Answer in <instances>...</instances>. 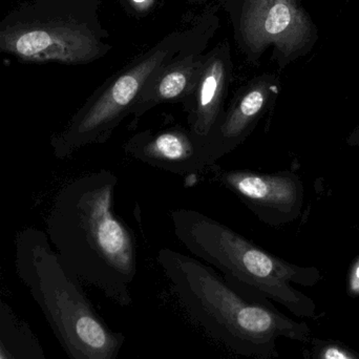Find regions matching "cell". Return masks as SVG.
<instances>
[{
	"instance_id": "6da1fadb",
	"label": "cell",
	"mask_w": 359,
	"mask_h": 359,
	"mask_svg": "<svg viewBox=\"0 0 359 359\" xmlns=\"http://www.w3.org/2000/svg\"><path fill=\"white\" fill-rule=\"evenodd\" d=\"M157 262L179 303L211 339L242 359H276L278 341L307 345L312 330L280 312L271 299L170 248Z\"/></svg>"
},
{
	"instance_id": "7a4b0ae2",
	"label": "cell",
	"mask_w": 359,
	"mask_h": 359,
	"mask_svg": "<svg viewBox=\"0 0 359 359\" xmlns=\"http://www.w3.org/2000/svg\"><path fill=\"white\" fill-rule=\"evenodd\" d=\"M175 236L192 255L271 301L299 318L318 320L316 304L291 284L314 286L320 273L264 250L242 234L208 215L180 208L170 213Z\"/></svg>"
},
{
	"instance_id": "3957f363",
	"label": "cell",
	"mask_w": 359,
	"mask_h": 359,
	"mask_svg": "<svg viewBox=\"0 0 359 359\" xmlns=\"http://www.w3.org/2000/svg\"><path fill=\"white\" fill-rule=\"evenodd\" d=\"M118 178L101 170L81 180L72 194L75 276L121 307L132 305V285L138 272V245L133 230L115 211Z\"/></svg>"
},
{
	"instance_id": "277c9868",
	"label": "cell",
	"mask_w": 359,
	"mask_h": 359,
	"mask_svg": "<svg viewBox=\"0 0 359 359\" xmlns=\"http://www.w3.org/2000/svg\"><path fill=\"white\" fill-rule=\"evenodd\" d=\"M100 0H27L0 19V54L25 62L88 65L111 50Z\"/></svg>"
},
{
	"instance_id": "5b68a950",
	"label": "cell",
	"mask_w": 359,
	"mask_h": 359,
	"mask_svg": "<svg viewBox=\"0 0 359 359\" xmlns=\"http://www.w3.org/2000/svg\"><path fill=\"white\" fill-rule=\"evenodd\" d=\"M27 283L69 359L118 358L126 335L99 316L77 278L54 255H35Z\"/></svg>"
},
{
	"instance_id": "8992f818",
	"label": "cell",
	"mask_w": 359,
	"mask_h": 359,
	"mask_svg": "<svg viewBox=\"0 0 359 359\" xmlns=\"http://www.w3.org/2000/svg\"><path fill=\"white\" fill-rule=\"evenodd\" d=\"M194 29L168 34L95 90L57 138L59 155L65 157L86 145L102 144L109 140L118 126L132 116L149 78L185 46Z\"/></svg>"
},
{
	"instance_id": "52a82bcc",
	"label": "cell",
	"mask_w": 359,
	"mask_h": 359,
	"mask_svg": "<svg viewBox=\"0 0 359 359\" xmlns=\"http://www.w3.org/2000/svg\"><path fill=\"white\" fill-rule=\"evenodd\" d=\"M234 39L250 65L272 46L280 69L307 55L318 31L299 0H225Z\"/></svg>"
},
{
	"instance_id": "ba28073f",
	"label": "cell",
	"mask_w": 359,
	"mask_h": 359,
	"mask_svg": "<svg viewBox=\"0 0 359 359\" xmlns=\"http://www.w3.org/2000/svg\"><path fill=\"white\" fill-rule=\"evenodd\" d=\"M211 180L240 198L264 223L288 222L295 217L302 200L299 181L288 172L265 174L250 170H223L213 165Z\"/></svg>"
},
{
	"instance_id": "9c48e42d",
	"label": "cell",
	"mask_w": 359,
	"mask_h": 359,
	"mask_svg": "<svg viewBox=\"0 0 359 359\" xmlns=\"http://www.w3.org/2000/svg\"><path fill=\"white\" fill-rule=\"evenodd\" d=\"M278 93L280 80L273 74L257 76L236 90L205 147L211 165L247 140Z\"/></svg>"
},
{
	"instance_id": "30bf717a",
	"label": "cell",
	"mask_w": 359,
	"mask_h": 359,
	"mask_svg": "<svg viewBox=\"0 0 359 359\" xmlns=\"http://www.w3.org/2000/svg\"><path fill=\"white\" fill-rule=\"evenodd\" d=\"M203 25H194V33L185 46L149 78L133 109V130L154 107L166 103L184 104L190 98L207 54L206 34L209 29L205 31Z\"/></svg>"
},
{
	"instance_id": "8fae6325",
	"label": "cell",
	"mask_w": 359,
	"mask_h": 359,
	"mask_svg": "<svg viewBox=\"0 0 359 359\" xmlns=\"http://www.w3.org/2000/svg\"><path fill=\"white\" fill-rule=\"evenodd\" d=\"M232 79L231 50L229 43L224 41L207 52L194 92L183 104L187 113L188 128L204 147L225 111Z\"/></svg>"
},
{
	"instance_id": "7c38bea8",
	"label": "cell",
	"mask_w": 359,
	"mask_h": 359,
	"mask_svg": "<svg viewBox=\"0 0 359 359\" xmlns=\"http://www.w3.org/2000/svg\"><path fill=\"white\" fill-rule=\"evenodd\" d=\"M123 149L134 159L172 174H196L211 166L204 145L183 126L137 133Z\"/></svg>"
},
{
	"instance_id": "4fadbf2b",
	"label": "cell",
	"mask_w": 359,
	"mask_h": 359,
	"mask_svg": "<svg viewBox=\"0 0 359 359\" xmlns=\"http://www.w3.org/2000/svg\"><path fill=\"white\" fill-rule=\"evenodd\" d=\"M43 358L41 344L33 330L0 299V359Z\"/></svg>"
},
{
	"instance_id": "5bb4252c",
	"label": "cell",
	"mask_w": 359,
	"mask_h": 359,
	"mask_svg": "<svg viewBox=\"0 0 359 359\" xmlns=\"http://www.w3.org/2000/svg\"><path fill=\"white\" fill-rule=\"evenodd\" d=\"M306 346V359H359V354L341 341L312 337Z\"/></svg>"
},
{
	"instance_id": "9a60e30c",
	"label": "cell",
	"mask_w": 359,
	"mask_h": 359,
	"mask_svg": "<svg viewBox=\"0 0 359 359\" xmlns=\"http://www.w3.org/2000/svg\"><path fill=\"white\" fill-rule=\"evenodd\" d=\"M123 2L137 14H147L155 4V0H123Z\"/></svg>"
},
{
	"instance_id": "2e32d148",
	"label": "cell",
	"mask_w": 359,
	"mask_h": 359,
	"mask_svg": "<svg viewBox=\"0 0 359 359\" xmlns=\"http://www.w3.org/2000/svg\"><path fill=\"white\" fill-rule=\"evenodd\" d=\"M350 289H351V290H350L351 294H359V266L356 268L355 272H354L351 284H350Z\"/></svg>"
},
{
	"instance_id": "e0dca14e",
	"label": "cell",
	"mask_w": 359,
	"mask_h": 359,
	"mask_svg": "<svg viewBox=\"0 0 359 359\" xmlns=\"http://www.w3.org/2000/svg\"><path fill=\"white\" fill-rule=\"evenodd\" d=\"M349 143L352 145H359V126L354 130L353 134L349 137Z\"/></svg>"
},
{
	"instance_id": "ac0fdd59",
	"label": "cell",
	"mask_w": 359,
	"mask_h": 359,
	"mask_svg": "<svg viewBox=\"0 0 359 359\" xmlns=\"http://www.w3.org/2000/svg\"><path fill=\"white\" fill-rule=\"evenodd\" d=\"M187 1L191 4H206V2L209 1V0H187Z\"/></svg>"
},
{
	"instance_id": "d6986e66",
	"label": "cell",
	"mask_w": 359,
	"mask_h": 359,
	"mask_svg": "<svg viewBox=\"0 0 359 359\" xmlns=\"http://www.w3.org/2000/svg\"><path fill=\"white\" fill-rule=\"evenodd\" d=\"M41 359H46V358H41Z\"/></svg>"
}]
</instances>
